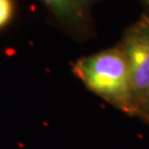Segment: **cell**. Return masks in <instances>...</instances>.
Wrapping results in <instances>:
<instances>
[{
    "mask_svg": "<svg viewBox=\"0 0 149 149\" xmlns=\"http://www.w3.org/2000/svg\"><path fill=\"white\" fill-rule=\"evenodd\" d=\"M14 10L13 0H0V29L10 22L14 15Z\"/></svg>",
    "mask_w": 149,
    "mask_h": 149,
    "instance_id": "obj_4",
    "label": "cell"
},
{
    "mask_svg": "<svg viewBox=\"0 0 149 149\" xmlns=\"http://www.w3.org/2000/svg\"><path fill=\"white\" fill-rule=\"evenodd\" d=\"M65 29L82 34L91 19V10L99 0H39Z\"/></svg>",
    "mask_w": 149,
    "mask_h": 149,
    "instance_id": "obj_3",
    "label": "cell"
},
{
    "mask_svg": "<svg viewBox=\"0 0 149 149\" xmlns=\"http://www.w3.org/2000/svg\"><path fill=\"white\" fill-rule=\"evenodd\" d=\"M141 2L149 10V0H141Z\"/></svg>",
    "mask_w": 149,
    "mask_h": 149,
    "instance_id": "obj_6",
    "label": "cell"
},
{
    "mask_svg": "<svg viewBox=\"0 0 149 149\" xmlns=\"http://www.w3.org/2000/svg\"><path fill=\"white\" fill-rule=\"evenodd\" d=\"M141 110H143L144 112L149 116V94H148L146 99H145L143 105H142V107H141Z\"/></svg>",
    "mask_w": 149,
    "mask_h": 149,
    "instance_id": "obj_5",
    "label": "cell"
},
{
    "mask_svg": "<svg viewBox=\"0 0 149 149\" xmlns=\"http://www.w3.org/2000/svg\"><path fill=\"white\" fill-rule=\"evenodd\" d=\"M120 48L127 59L135 105L138 111L149 94V17L142 15L123 36Z\"/></svg>",
    "mask_w": 149,
    "mask_h": 149,
    "instance_id": "obj_2",
    "label": "cell"
},
{
    "mask_svg": "<svg viewBox=\"0 0 149 149\" xmlns=\"http://www.w3.org/2000/svg\"><path fill=\"white\" fill-rule=\"evenodd\" d=\"M73 71L88 90L126 113H136L127 59L118 47L78 59Z\"/></svg>",
    "mask_w": 149,
    "mask_h": 149,
    "instance_id": "obj_1",
    "label": "cell"
}]
</instances>
